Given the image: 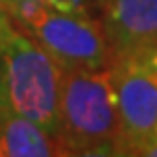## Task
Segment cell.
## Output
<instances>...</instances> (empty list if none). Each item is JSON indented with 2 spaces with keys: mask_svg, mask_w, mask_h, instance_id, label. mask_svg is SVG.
Listing matches in <instances>:
<instances>
[{
  "mask_svg": "<svg viewBox=\"0 0 157 157\" xmlns=\"http://www.w3.org/2000/svg\"><path fill=\"white\" fill-rule=\"evenodd\" d=\"M59 139L67 155H117L118 102L112 70H61Z\"/></svg>",
  "mask_w": 157,
  "mask_h": 157,
  "instance_id": "1",
  "label": "cell"
},
{
  "mask_svg": "<svg viewBox=\"0 0 157 157\" xmlns=\"http://www.w3.org/2000/svg\"><path fill=\"white\" fill-rule=\"evenodd\" d=\"M61 67L33 37L12 25L0 53V110L59 137Z\"/></svg>",
  "mask_w": 157,
  "mask_h": 157,
  "instance_id": "2",
  "label": "cell"
},
{
  "mask_svg": "<svg viewBox=\"0 0 157 157\" xmlns=\"http://www.w3.org/2000/svg\"><path fill=\"white\" fill-rule=\"evenodd\" d=\"M110 70L118 102L117 155H145L157 139V45L114 55Z\"/></svg>",
  "mask_w": 157,
  "mask_h": 157,
  "instance_id": "3",
  "label": "cell"
},
{
  "mask_svg": "<svg viewBox=\"0 0 157 157\" xmlns=\"http://www.w3.org/2000/svg\"><path fill=\"white\" fill-rule=\"evenodd\" d=\"M61 70H102L112 61L102 21L86 14H67L55 8L27 31Z\"/></svg>",
  "mask_w": 157,
  "mask_h": 157,
  "instance_id": "4",
  "label": "cell"
},
{
  "mask_svg": "<svg viewBox=\"0 0 157 157\" xmlns=\"http://www.w3.org/2000/svg\"><path fill=\"white\" fill-rule=\"evenodd\" d=\"M100 21L112 57L157 45V0H102Z\"/></svg>",
  "mask_w": 157,
  "mask_h": 157,
  "instance_id": "5",
  "label": "cell"
},
{
  "mask_svg": "<svg viewBox=\"0 0 157 157\" xmlns=\"http://www.w3.org/2000/svg\"><path fill=\"white\" fill-rule=\"evenodd\" d=\"M67 155L61 139L33 121L0 110V157H59Z\"/></svg>",
  "mask_w": 157,
  "mask_h": 157,
  "instance_id": "6",
  "label": "cell"
},
{
  "mask_svg": "<svg viewBox=\"0 0 157 157\" xmlns=\"http://www.w3.org/2000/svg\"><path fill=\"white\" fill-rule=\"evenodd\" d=\"M51 8L67 14H86V17H96L100 14L102 0H49Z\"/></svg>",
  "mask_w": 157,
  "mask_h": 157,
  "instance_id": "7",
  "label": "cell"
},
{
  "mask_svg": "<svg viewBox=\"0 0 157 157\" xmlns=\"http://www.w3.org/2000/svg\"><path fill=\"white\" fill-rule=\"evenodd\" d=\"M10 29H12V21L8 18V14L4 12V8H2V4H0V53H2L6 35H8V31H10Z\"/></svg>",
  "mask_w": 157,
  "mask_h": 157,
  "instance_id": "8",
  "label": "cell"
}]
</instances>
